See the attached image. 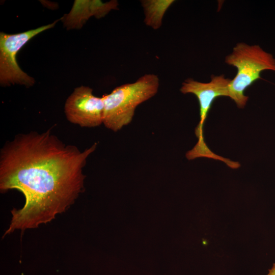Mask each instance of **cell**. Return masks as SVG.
I'll return each instance as SVG.
<instances>
[{"label":"cell","instance_id":"6da1fadb","mask_svg":"<svg viewBox=\"0 0 275 275\" xmlns=\"http://www.w3.org/2000/svg\"><path fill=\"white\" fill-rule=\"evenodd\" d=\"M97 145L81 151L64 143L50 129L20 133L6 143L0 153V190L21 191L25 203L11 210L3 236L37 228L70 207L84 190L82 169Z\"/></svg>","mask_w":275,"mask_h":275},{"label":"cell","instance_id":"7a4b0ae2","mask_svg":"<svg viewBox=\"0 0 275 275\" xmlns=\"http://www.w3.org/2000/svg\"><path fill=\"white\" fill-rule=\"evenodd\" d=\"M159 86L157 75L146 74L134 82L123 84L103 95L105 126L117 131L129 124L136 107L153 97Z\"/></svg>","mask_w":275,"mask_h":275},{"label":"cell","instance_id":"3957f363","mask_svg":"<svg viewBox=\"0 0 275 275\" xmlns=\"http://www.w3.org/2000/svg\"><path fill=\"white\" fill-rule=\"evenodd\" d=\"M225 62L237 69L229 86V97L239 108L245 106L249 99L244 95L245 89L262 79L261 73L265 70L275 72V58L257 45L237 43L232 52L226 57Z\"/></svg>","mask_w":275,"mask_h":275},{"label":"cell","instance_id":"277c9868","mask_svg":"<svg viewBox=\"0 0 275 275\" xmlns=\"http://www.w3.org/2000/svg\"><path fill=\"white\" fill-rule=\"evenodd\" d=\"M207 83L201 82L188 78L182 84L180 91L183 94L191 93L197 97L200 105V120L195 129L198 141L194 147L186 153L189 160L198 157L214 158L215 154L206 145L204 139L203 127L208 112L213 101L220 96H229V86L231 81L224 75L211 76Z\"/></svg>","mask_w":275,"mask_h":275},{"label":"cell","instance_id":"5b68a950","mask_svg":"<svg viewBox=\"0 0 275 275\" xmlns=\"http://www.w3.org/2000/svg\"><path fill=\"white\" fill-rule=\"evenodd\" d=\"M57 21L26 32L7 34H0V82L6 86L20 84L30 87L35 83L34 78L19 67L16 56L20 49L38 34L54 26Z\"/></svg>","mask_w":275,"mask_h":275},{"label":"cell","instance_id":"8992f818","mask_svg":"<svg viewBox=\"0 0 275 275\" xmlns=\"http://www.w3.org/2000/svg\"><path fill=\"white\" fill-rule=\"evenodd\" d=\"M104 102L102 97H96L89 87L74 89L67 99L64 107L68 120L81 127H94L103 122Z\"/></svg>","mask_w":275,"mask_h":275},{"label":"cell","instance_id":"52a82bcc","mask_svg":"<svg viewBox=\"0 0 275 275\" xmlns=\"http://www.w3.org/2000/svg\"><path fill=\"white\" fill-rule=\"evenodd\" d=\"M174 2L173 0L142 1L145 23L154 30L159 29L162 24L164 13Z\"/></svg>","mask_w":275,"mask_h":275},{"label":"cell","instance_id":"ba28073f","mask_svg":"<svg viewBox=\"0 0 275 275\" xmlns=\"http://www.w3.org/2000/svg\"><path fill=\"white\" fill-rule=\"evenodd\" d=\"M266 275H275V263L273 264L271 268L268 270V273Z\"/></svg>","mask_w":275,"mask_h":275}]
</instances>
